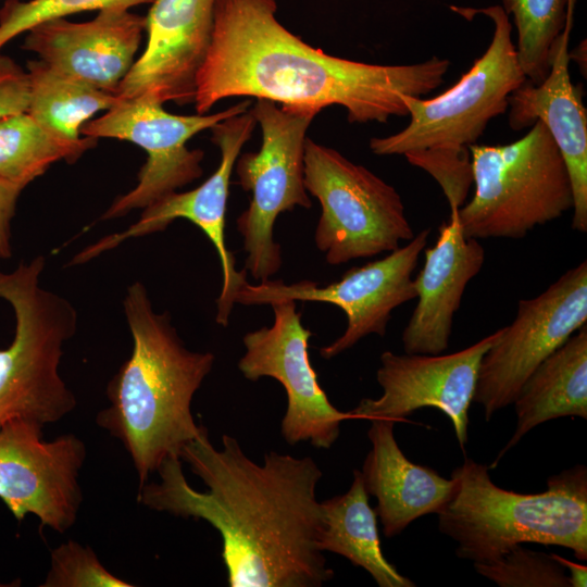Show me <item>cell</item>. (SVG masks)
Segmentation results:
<instances>
[{
  "instance_id": "cell-1",
  "label": "cell",
  "mask_w": 587,
  "mask_h": 587,
  "mask_svg": "<svg viewBox=\"0 0 587 587\" xmlns=\"http://www.w3.org/2000/svg\"><path fill=\"white\" fill-rule=\"evenodd\" d=\"M139 486L137 502L207 521L221 535L230 587H320L334 577L319 548L322 471L311 457L271 451L252 461L235 437L214 447L203 426Z\"/></svg>"
},
{
  "instance_id": "cell-2",
  "label": "cell",
  "mask_w": 587,
  "mask_h": 587,
  "mask_svg": "<svg viewBox=\"0 0 587 587\" xmlns=\"http://www.w3.org/2000/svg\"><path fill=\"white\" fill-rule=\"evenodd\" d=\"M276 11L275 0H215L211 41L196 78L198 114L226 98L253 97L319 113L337 104L350 123H385L408 116L402 95H428L450 66L438 57L379 65L326 54L284 27Z\"/></svg>"
},
{
  "instance_id": "cell-3",
  "label": "cell",
  "mask_w": 587,
  "mask_h": 587,
  "mask_svg": "<svg viewBox=\"0 0 587 587\" xmlns=\"http://www.w3.org/2000/svg\"><path fill=\"white\" fill-rule=\"evenodd\" d=\"M123 305L133 349L108 383L110 404L96 422L123 445L141 486L201 432L191 402L215 357L189 350L170 314L154 312L140 282L127 288Z\"/></svg>"
},
{
  "instance_id": "cell-4",
  "label": "cell",
  "mask_w": 587,
  "mask_h": 587,
  "mask_svg": "<svg viewBox=\"0 0 587 587\" xmlns=\"http://www.w3.org/2000/svg\"><path fill=\"white\" fill-rule=\"evenodd\" d=\"M451 477L454 490L437 513L438 529L457 542L455 554L491 562L516 545L559 546L587 559V469L578 464L547 479V489L520 494L490 478L489 467L465 459Z\"/></svg>"
},
{
  "instance_id": "cell-5",
  "label": "cell",
  "mask_w": 587,
  "mask_h": 587,
  "mask_svg": "<svg viewBox=\"0 0 587 587\" xmlns=\"http://www.w3.org/2000/svg\"><path fill=\"white\" fill-rule=\"evenodd\" d=\"M45 258L0 272V298L15 314V334L0 349V430L25 419L43 427L75 410L77 400L60 375L63 346L76 333L77 312L64 297L40 286Z\"/></svg>"
},
{
  "instance_id": "cell-6",
  "label": "cell",
  "mask_w": 587,
  "mask_h": 587,
  "mask_svg": "<svg viewBox=\"0 0 587 587\" xmlns=\"http://www.w3.org/2000/svg\"><path fill=\"white\" fill-rule=\"evenodd\" d=\"M450 9L467 20L483 14L492 22L488 48L442 93L430 99L402 95L409 124L396 134L372 138L370 149L374 154L470 158V147L491 120L507 112L510 96L527 80L512 40V24L501 5Z\"/></svg>"
},
{
  "instance_id": "cell-7",
  "label": "cell",
  "mask_w": 587,
  "mask_h": 587,
  "mask_svg": "<svg viewBox=\"0 0 587 587\" xmlns=\"http://www.w3.org/2000/svg\"><path fill=\"white\" fill-rule=\"evenodd\" d=\"M507 145L470 147L475 186L459 210L466 237L521 239L573 208L565 162L549 130L535 121Z\"/></svg>"
},
{
  "instance_id": "cell-8",
  "label": "cell",
  "mask_w": 587,
  "mask_h": 587,
  "mask_svg": "<svg viewBox=\"0 0 587 587\" xmlns=\"http://www.w3.org/2000/svg\"><path fill=\"white\" fill-rule=\"evenodd\" d=\"M304 185L321 204L314 241L328 264L391 252L414 237L395 187L310 138L304 146Z\"/></svg>"
},
{
  "instance_id": "cell-9",
  "label": "cell",
  "mask_w": 587,
  "mask_h": 587,
  "mask_svg": "<svg viewBox=\"0 0 587 587\" xmlns=\"http://www.w3.org/2000/svg\"><path fill=\"white\" fill-rule=\"evenodd\" d=\"M250 111L261 127L262 143L259 151L240 153L235 162L241 188L251 193L236 224L247 253L245 268L263 282L282 266L280 246L273 236L278 215L296 207H312L304 185V146L319 112L277 107L266 99H257Z\"/></svg>"
},
{
  "instance_id": "cell-10",
  "label": "cell",
  "mask_w": 587,
  "mask_h": 587,
  "mask_svg": "<svg viewBox=\"0 0 587 587\" xmlns=\"http://www.w3.org/2000/svg\"><path fill=\"white\" fill-rule=\"evenodd\" d=\"M251 103L247 99L213 114L176 115L151 99L118 100L105 114L85 123L80 135L127 140L148 154L136 187L116 198L101 220L145 209L200 178L204 152L188 149L187 141L221 121L248 111Z\"/></svg>"
},
{
  "instance_id": "cell-11",
  "label": "cell",
  "mask_w": 587,
  "mask_h": 587,
  "mask_svg": "<svg viewBox=\"0 0 587 587\" xmlns=\"http://www.w3.org/2000/svg\"><path fill=\"white\" fill-rule=\"evenodd\" d=\"M587 323V261L544 292L522 299L513 322L484 354L473 401L485 420L512 404L535 369Z\"/></svg>"
},
{
  "instance_id": "cell-12",
  "label": "cell",
  "mask_w": 587,
  "mask_h": 587,
  "mask_svg": "<svg viewBox=\"0 0 587 587\" xmlns=\"http://www.w3.org/2000/svg\"><path fill=\"white\" fill-rule=\"evenodd\" d=\"M429 234L430 229L425 228L383 259L351 268L339 280L325 286L311 280L246 283L236 295L235 302L261 305L294 300L325 302L340 308L347 316L346 329L340 337L320 349L322 358L332 359L370 334L384 337L392 311L416 298L412 274Z\"/></svg>"
},
{
  "instance_id": "cell-13",
  "label": "cell",
  "mask_w": 587,
  "mask_h": 587,
  "mask_svg": "<svg viewBox=\"0 0 587 587\" xmlns=\"http://www.w3.org/2000/svg\"><path fill=\"white\" fill-rule=\"evenodd\" d=\"M43 426L14 419L0 430V499L22 522L27 514L63 534L76 522L83 501L78 482L86 446L74 434L46 441Z\"/></svg>"
},
{
  "instance_id": "cell-14",
  "label": "cell",
  "mask_w": 587,
  "mask_h": 587,
  "mask_svg": "<svg viewBox=\"0 0 587 587\" xmlns=\"http://www.w3.org/2000/svg\"><path fill=\"white\" fill-rule=\"evenodd\" d=\"M270 305L273 324L243 336L246 352L238 369L249 380L272 377L282 384L287 409L280 429L289 445L309 441L328 449L339 437L341 422L353 416L337 410L317 382L308 353L312 332L302 325L297 302L279 300Z\"/></svg>"
},
{
  "instance_id": "cell-15",
  "label": "cell",
  "mask_w": 587,
  "mask_h": 587,
  "mask_svg": "<svg viewBox=\"0 0 587 587\" xmlns=\"http://www.w3.org/2000/svg\"><path fill=\"white\" fill-rule=\"evenodd\" d=\"M257 122L250 109L227 117L211 128L212 142L220 148L216 171L197 188L174 191L143 209L139 220L126 230L105 236L78 252L70 264L85 263L124 240L164 230L174 220L186 218L197 225L217 251L223 274L216 299L215 322L227 326L238 291L247 282V270L238 271L234 254L225 242V217L233 168L243 145L251 138Z\"/></svg>"
},
{
  "instance_id": "cell-16",
  "label": "cell",
  "mask_w": 587,
  "mask_h": 587,
  "mask_svg": "<svg viewBox=\"0 0 587 587\" xmlns=\"http://www.w3.org/2000/svg\"><path fill=\"white\" fill-rule=\"evenodd\" d=\"M500 330L450 354L384 351L376 372L382 396L364 398L349 412L353 419L400 422L407 421L416 410L435 408L449 417L459 445L464 449L479 365Z\"/></svg>"
},
{
  "instance_id": "cell-17",
  "label": "cell",
  "mask_w": 587,
  "mask_h": 587,
  "mask_svg": "<svg viewBox=\"0 0 587 587\" xmlns=\"http://www.w3.org/2000/svg\"><path fill=\"white\" fill-rule=\"evenodd\" d=\"M215 0H154L147 45L120 84L118 100L195 101L196 78L210 46Z\"/></svg>"
},
{
  "instance_id": "cell-18",
  "label": "cell",
  "mask_w": 587,
  "mask_h": 587,
  "mask_svg": "<svg viewBox=\"0 0 587 587\" xmlns=\"http://www.w3.org/2000/svg\"><path fill=\"white\" fill-rule=\"evenodd\" d=\"M145 29V16L104 9L84 23L64 17L42 22L28 30L23 48L54 70L115 95L135 62Z\"/></svg>"
},
{
  "instance_id": "cell-19",
  "label": "cell",
  "mask_w": 587,
  "mask_h": 587,
  "mask_svg": "<svg viewBox=\"0 0 587 587\" xmlns=\"http://www.w3.org/2000/svg\"><path fill=\"white\" fill-rule=\"evenodd\" d=\"M576 0H567L564 28L546 78L526 80L509 98V125L523 129L540 121L549 130L565 162L573 193L572 228L587 233V111L583 91L570 76L569 43Z\"/></svg>"
},
{
  "instance_id": "cell-20",
  "label": "cell",
  "mask_w": 587,
  "mask_h": 587,
  "mask_svg": "<svg viewBox=\"0 0 587 587\" xmlns=\"http://www.w3.org/2000/svg\"><path fill=\"white\" fill-rule=\"evenodd\" d=\"M424 253V265L413 278L417 303L402 344L405 353L440 354L448 348L464 290L485 262V249L478 239L464 235L454 210L440 225L435 246Z\"/></svg>"
},
{
  "instance_id": "cell-21",
  "label": "cell",
  "mask_w": 587,
  "mask_h": 587,
  "mask_svg": "<svg viewBox=\"0 0 587 587\" xmlns=\"http://www.w3.org/2000/svg\"><path fill=\"white\" fill-rule=\"evenodd\" d=\"M367 437L372 449L361 475L366 492L377 499L376 514L384 535L394 537L416 519L438 513L449 501L455 480L410 461L398 446L389 419H372Z\"/></svg>"
},
{
  "instance_id": "cell-22",
  "label": "cell",
  "mask_w": 587,
  "mask_h": 587,
  "mask_svg": "<svg viewBox=\"0 0 587 587\" xmlns=\"http://www.w3.org/2000/svg\"><path fill=\"white\" fill-rule=\"evenodd\" d=\"M512 404L516 428L489 469L539 424L565 416L587 419L586 324L535 369Z\"/></svg>"
},
{
  "instance_id": "cell-23",
  "label": "cell",
  "mask_w": 587,
  "mask_h": 587,
  "mask_svg": "<svg viewBox=\"0 0 587 587\" xmlns=\"http://www.w3.org/2000/svg\"><path fill=\"white\" fill-rule=\"evenodd\" d=\"M323 516L319 537L321 551H329L364 569L379 587H414L385 558L377 529L376 512L370 507L361 471L353 470L349 490L321 502Z\"/></svg>"
},
{
  "instance_id": "cell-24",
  "label": "cell",
  "mask_w": 587,
  "mask_h": 587,
  "mask_svg": "<svg viewBox=\"0 0 587 587\" xmlns=\"http://www.w3.org/2000/svg\"><path fill=\"white\" fill-rule=\"evenodd\" d=\"M29 103L27 113L45 128L67 140H79L80 129L100 110L117 102L115 95L93 88L49 64L27 63Z\"/></svg>"
},
{
  "instance_id": "cell-25",
  "label": "cell",
  "mask_w": 587,
  "mask_h": 587,
  "mask_svg": "<svg viewBox=\"0 0 587 587\" xmlns=\"http://www.w3.org/2000/svg\"><path fill=\"white\" fill-rule=\"evenodd\" d=\"M97 138L73 141L57 136L27 112L0 120V179L26 187L51 164L75 162Z\"/></svg>"
},
{
  "instance_id": "cell-26",
  "label": "cell",
  "mask_w": 587,
  "mask_h": 587,
  "mask_svg": "<svg viewBox=\"0 0 587 587\" xmlns=\"http://www.w3.org/2000/svg\"><path fill=\"white\" fill-rule=\"evenodd\" d=\"M513 16L517 33L516 53L527 80L541 83L551 66L564 28L567 0H501Z\"/></svg>"
},
{
  "instance_id": "cell-27",
  "label": "cell",
  "mask_w": 587,
  "mask_h": 587,
  "mask_svg": "<svg viewBox=\"0 0 587 587\" xmlns=\"http://www.w3.org/2000/svg\"><path fill=\"white\" fill-rule=\"evenodd\" d=\"M478 574L500 587H571L563 565L553 557L516 545L491 562H475Z\"/></svg>"
},
{
  "instance_id": "cell-28",
  "label": "cell",
  "mask_w": 587,
  "mask_h": 587,
  "mask_svg": "<svg viewBox=\"0 0 587 587\" xmlns=\"http://www.w3.org/2000/svg\"><path fill=\"white\" fill-rule=\"evenodd\" d=\"M154 0H7L0 9V48L34 26L66 15L104 9H125Z\"/></svg>"
},
{
  "instance_id": "cell-29",
  "label": "cell",
  "mask_w": 587,
  "mask_h": 587,
  "mask_svg": "<svg viewBox=\"0 0 587 587\" xmlns=\"http://www.w3.org/2000/svg\"><path fill=\"white\" fill-rule=\"evenodd\" d=\"M41 587H133L109 572L95 551L68 540L51 551L50 569Z\"/></svg>"
},
{
  "instance_id": "cell-30",
  "label": "cell",
  "mask_w": 587,
  "mask_h": 587,
  "mask_svg": "<svg viewBox=\"0 0 587 587\" xmlns=\"http://www.w3.org/2000/svg\"><path fill=\"white\" fill-rule=\"evenodd\" d=\"M29 78L27 71L11 58L0 54V120L27 112Z\"/></svg>"
},
{
  "instance_id": "cell-31",
  "label": "cell",
  "mask_w": 587,
  "mask_h": 587,
  "mask_svg": "<svg viewBox=\"0 0 587 587\" xmlns=\"http://www.w3.org/2000/svg\"><path fill=\"white\" fill-rule=\"evenodd\" d=\"M24 187L0 179V259L11 257V220L16 201Z\"/></svg>"
},
{
  "instance_id": "cell-32",
  "label": "cell",
  "mask_w": 587,
  "mask_h": 587,
  "mask_svg": "<svg viewBox=\"0 0 587 587\" xmlns=\"http://www.w3.org/2000/svg\"><path fill=\"white\" fill-rule=\"evenodd\" d=\"M552 554L563 565V567L569 570L570 575H567V577L571 587H586L587 566L571 562L558 554Z\"/></svg>"
},
{
  "instance_id": "cell-33",
  "label": "cell",
  "mask_w": 587,
  "mask_h": 587,
  "mask_svg": "<svg viewBox=\"0 0 587 587\" xmlns=\"http://www.w3.org/2000/svg\"><path fill=\"white\" fill-rule=\"evenodd\" d=\"M570 60L577 62L582 73L586 76V40L582 41L572 52H569Z\"/></svg>"
},
{
  "instance_id": "cell-34",
  "label": "cell",
  "mask_w": 587,
  "mask_h": 587,
  "mask_svg": "<svg viewBox=\"0 0 587 587\" xmlns=\"http://www.w3.org/2000/svg\"><path fill=\"white\" fill-rule=\"evenodd\" d=\"M20 585H21L20 579H16L15 582H11L10 584L0 583V587H14V586H20Z\"/></svg>"
}]
</instances>
